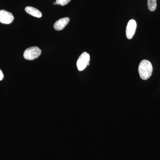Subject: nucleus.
<instances>
[{
  "label": "nucleus",
  "mask_w": 160,
  "mask_h": 160,
  "mask_svg": "<svg viewBox=\"0 0 160 160\" xmlns=\"http://www.w3.org/2000/svg\"><path fill=\"white\" fill-rule=\"evenodd\" d=\"M152 66L151 63L147 60L141 61L138 66V72L140 78L142 80L149 79L152 74Z\"/></svg>",
  "instance_id": "1"
},
{
  "label": "nucleus",
  "mask_w": 160,
  "mask_h": 160,
  "mask_svg": "<svg viewBox=\"0 0 160 160\" xmlns=\"http://www.w3.org/2000/svg\"><path fill=\"white\" fill-rule=\"evenodd\" d=\"M42 53L39 47L33 46L28 48L24 52V57L26 60H33L37 58Z\"/></svg>",
  "instance_id": "2"
},
{
  "label": "nucleus",
  "mask_w": 160,
  "mask_h": 160,
  "mask_svg": "<svg viewBox=\"0 0 160 160\" xmlns=\"http://www.w3.org/2000/svg\"><path fill=\"white\" fill-rule=\"evenodd\" d=\"M89 61L90 55L89 53L86 52H83L78 59L77 62L78 69L80 71H83L86 69L87 66H89Z\"/></svg>",
  "instance_id": "3"
},
{
  "label": "nucleus",
  "mask_w": 160,
  "mask_h": 160,
  "mask_svg": "<svg viewBox=\"0 0 160 160\" xmlns=\"http://www.w3.org/2000/svg\"><path fill=\"white\" fill-rule=\"evenodd\" d=\"M136 22L131 19L128 22L126 28V36L127 38L131 39L134 36L137 29Z\"/></svg>",
  "instance_id": "4"
},
{
  "label": "nucleus",
  "mask_w": 160,
  "mask_h": 160,
  "mask_svg": "<svg viewBox=\"0 0 160 160\" xmlns=\"http://www.w3.org/2000/svg\"><path fill=\"white\" fill-rule=\"evenodd\" d=\"M14 20V17L11 12L5 10H0V22L9 24Z\"/></svg>",
  "instance_id": "5"
},
{
  "label": "nucleus",
  "mask_w": 160,
  "mask_h": 160,
  "mask_svg": "<svg viewBox=\"0 0 160 160\" xmlns=\"http://www.w3.org/2000/svg\"><path fill=\"white\" fill-rule=\"evenodd\" d=\"M70 19L69 18H64L58 20L53 25V27L57 31L62 30L69 23Z\"/></svg>",
  "instance_id": "6"
},
{
  "label": "nucleus",
  "mask_w": 160,
  "mask_h": 160,
  "mask_svg": "<svg viewBox=\"0 0 160 160\" xmlns=\"http://www.w3.org/2000/svg\"><path fill=\"white\" fill-rule=\"evenodd\" d=\"M25 10L28 14L31 15L34 17L40 18L42 17V13L38 9L31 6H27L25 8Z\"/></svg>",
  "instance_id": "7"
},
{
  "label": "nucleus",
  "mask_w": 160,
  "mask_h": 160,
  "mask_svg": "<svg viewBox=\"0 0 160 160\" xmlns=\"http://www.w3.org/2000/svg\"><path fill=\"white\" fill-rule=\"evenodd\" d=\"M157 0H148V6L149 10L154 11L157 8Z\"/></svg>",
  "instance_id": "8"
},
{
  "label": "nucleus",
  "mask_w": 160,
  "mask_h": 160,
  "mask_svg": "<svg viewBox=\"0 0 160 160\" xmlns=\"http://www.w3.org/2000/svg\"><path fill=\"white\" fill-rule=\"evenodd\" d=\"M71 0H56L57 5H61L62 6H64L67 5Z\"/></svg>",
  "instance_id": "9"
},
{
  "label": "nucleus",
  "mask_w": 160,
  "mask_h": 160,
  "mask_svg": "<svg viewBox=\"0 0 160 160\" xmlns=\"http://www.w3.org/2000/svg\"><path fill=\"white\" fill-rule=\"evenodd\" d=\"M3 78H4V74H3L2 71L0 69V81L2 80Z\"/></svg>",
  "instance_id": "10"
},
{
  "label": "nucleus",
  "mask_w": 160,
  "mask_h": 160,
  "mask_svg": "<svg viewBox=\"0 0 160 160\" xmlns=\"http://www.w3.org/2000/svg\"><path fill=\"white\" fill-rule=\"evenodd\" d=\"M53 4H54V5H57L56 2H54V3H53Z\"/></svg>",
  "instance_id": "11"
}]
</instances>
